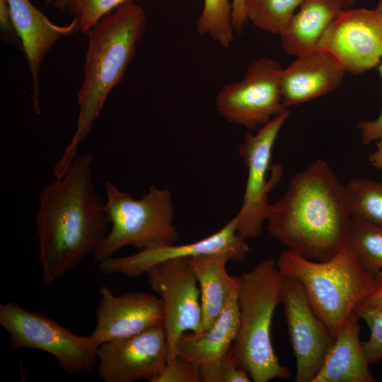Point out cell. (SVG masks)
Instances as JSON below:
<instances>
[{
  "mask_svg": "<svg viewBox=\"0 0 382 382\" xmlns=\"http://www.w3.org/2000/svg\"><path fill=\"white\" fill-rule=\"evenodd\" d=\"M0 325L9 334L14 351L47 352L69 374L90 372L97 364V347L89 335H77L41 313L7 302L0 305Z\"/></svg>",
  "mask_w": 382,
  "mask_h": 382,
  "instance_id": "52a82bcc",
  "label": "cell"
},
{
  "mask_svg": "<svg viewBox=\"0 0 382 382\" xmlns=\"http://www.w3.org/2000/svg\"><path fill=\"white\" fill-rule=\"evenodd\" d=\"M317 47L324 49L346 72L358 75L382 60V18L377 10L345 8L322 35Z\"/></svg>",
  "mask_w": 382,
  "mask_h": 382,
  "instance_id": "8fae6325",
  "label": "cell"
},
{
  "mask_svg": "<svg viewBox=\"0 0 382 382\" xmlns=\"http://www.w3.org/2000/svg\"><path fill=\"white\" fill-rule=\"evenodd\" d=\"M104 187L105 211L111 229L93 253L96 262L112 257L127 245L143 250L178 241L180 235L173 224L174 207L168 189L151 185L147 194L135 199L110 181Z\"/></svg>",
  "mask_w": 382,
  "mask_h": 382,
  "instance_id": "8992f818",
  "label": "cell"
},
{
  "mask_svg": "<svg viewBox=\"0 0 382 382\" xmlns=\"http://www.w3.org/2000/svg\"><path fill=\"white\" fill-rule=\"evenodd\" d=\"M230 257L222 253L191 257L200 290L203 330L214 323L231 295L238 289L240 277L228 274L226 265Z\"/></svg>",
  "mask_w": 382,
  "mask_h": 382,
  "instance_id": "44dd1931",
  "label": "cell"
},
{
  "mask_svg": "<svg viewBox=\"0 0 382 382\" xmlns=\"http://www.w3.org/2000/svg\"><path fill=\"white\" fill-rule=\"evenodd\" d=\"M140 6L128 1L103 17L86 35L84 79L77 94L79 114L76 129L54 167L56 178L64 177L76 158L79 144L89 134L106 98L123 79L146 28Z\"/></svg>",
  "mask_w": 382,
  "mask_h": 382,
  "instance_id": "3957f363",
  "label": "cell"
},
{
  "mask_svg": "<svg viewBox=\"0 0 382 382\" xmlns=\"http://www.w3.org/2000/svg\"><path fill=\"white\" fill-rule=\"evenodd\" d=\"M153 382H202L200 366L177 355L166 361Z\"/></svg>",
  "mask_w": 382,
  "mask_h": 382,
  "instance_id": "f1b7e54d",
  "label": "cell"
},
{
  "mask_svg": "<svg viewBox=\"0 0 382 382\" xmlns=\"http://www.w3.org/2000/svg\"><path fill=\"white\" fill-rule=\"evenodd\" d=\"M239 277L240 325L231 348L233 359L254 382L289 379L291 371L280 364L271 340L272 317L282 301L284 281L277 260H263Z\"/></svg>",
  "mask_w": 382,
  "mask_h": 382,
  "instance_id": "277c9868",
  "label": "cell"
},
{
  "mask_svg": "<svg viewBox=\"0 0 382 382\" xmlns=\"http://www.w3.org/2000/svg\"><path fill=\"white\" fill-rule=\"evenodd\" d=\"M250 251L246 239L236 231L234 217L220 230L199 241L182 245H162L139 250L127 256H112L98 264L103 274H119L136 277L146 273L154 265L170 260L222 253L228 255L231 261L243 262Z\"/></svg>",
  "mask_w": 382,
  "mask_h": 382,
  "instance_id": "5bb4252c",
  "label": "cell"
},
{
  "mask_svg": "<svg viewBox=\"0 0 382 382\" xmlns=\"http://www.w3.org/2000/svg\"><path fill=\"white\" fill-rule=\"evenodd\" d=\"M238 290L209 329L199 333L185 332L180 337L176 345L177 355L202 366L221 357L231 349L240 325Z\"/></svg>",
  "mask_w": 382,
  "mask_h": 382,
  "instance_id": "ffe728a7",
  "label": "cell"
},
{
  "mask_svg": "<svg viewBox=\"0 0 382 382\" xmlns=\"http://www.w3.org/2000/svg\"><path fill=\"white\" fill-rule=\"evenodd\" d=\"M382 80V60L377 66ZM363 144L369 145L382 137V107L379 115L374 120H361L357 125Z\"/></svg>",
  "mask_w": 382,
  "mask_h": 382,
  "instance_id": "4dcf8cb0",
  "label": "cell"
},
{
  "mask_svg": "<svg viewBox=\"0 0 382 382\" xmlns=\"http://www.w3.org/2000/svg\"><path fill=\"white\" fill-rule=\"evenodd\" d=\"M303 0H246L245 15L257 28L279 35Z\"/></svg>",
  "mask_w": 382,
  "mask_h": 382,
  "instance_id": "cb8c5ba5",
  "label": "cell"
},
{
  "mask_svg": "<svg viewBox=\"0 0 382 382\" xmlns=\"http://www.w3.org/2000/svg\"><path fill=\"white\" fill-rule=\"evenodd\" d=\"M345 186L352 217L382 226V182L353 178Z\"/></svg>",
  "mask_w": 382,
  "mask_h": 382,
  "instance_id": "603a6c76",
  "label": "cell"
},
{
  "mask_svg": "<svg viewBox=\"0 0 382 382\" xmlns=\"http://www.w3.org/2000/svg\"><path fill=\"white\" fill-rule=\"evenodd\" d=\"M130 0H71L67 11L79 21L80 31L86 34L107 13Z\"/></svg>",
  "mask_w": 382,
  "mask_h": 382,
  "instance_id": "484cf974",
  "label": "cell"
},
{
  "mask_svg": "<svg viewBox=\"0 0 382 382\" xmlns=\"http://www.w3.org/2000/svg\"><path fill=\"white\" fill-rule=\"evenodd\" d=\"M15 29L23 45V52L31 73L33 107L41 114L38 76L45 56L57 40L80 30L79 21L58 25L36 8L30 0H7Z\"/></svg>",
  "mask_w": 382,
  "mask_h": 382,
  "instance_id": "2e32d148",
  "label": "cell"
},
{
  "mask_svg": "<svg viewBox=\"0 0 382 382\" xmlns=\"http://www.w3.org/2000/svg\"><path fill=\"white\" fill-rule=\"evenodd\" d=\"M374 277L375 284L371 294L359 306L382 311V271Z\"/></svg>",
  "mask_w": 382,
  "mask_h": 382,
  "instance_id": "1f68e13d",
  "label": "cell"
},
{
  "mask_svg": "<svg viewBox=\"0 0 382 382\" xmlns=\"http://www.w3.org/2000/svg\"><path fill=\"white\" fill-rule=\"evenodd\" d=\"M296 57L281 74L282 100L287 108L329 93L341 84L346 71L328 51L316 47Z\"/></svg>",
  "mask_w": 382,
  "mask_h": 382,
  "instance_id": "e0dca14e",
  "label": "cell"
},
{
  "mask_svg": "<svg viewBox=\"0 0 382 382\" xmlns=\"http://www.w3.org/2000/svg\"><path fill=\"white\" fill-rule=\"evenodd\" d=\"M360 318L353 313L336 336L312 382H374L359 339Z\"/></svg>",
  "mask_w": 382,
  "mask_h": 382,
  "instance_id": "ac0fdd59",
  "label": "cell"
},
{
  "mask_svg": "<svg viewBox=\"0 0 382 382\" xmlns=\"http://www.w3.org/2000/svg\"><path fill=\"white\" fill-rule=\"evenodd\" d=\"M376 8L378 11L382 18V0H378Z\"/></svg>",
  "mask_w": 382,
  "mask_h": 382,
  "instance_id": "d590c367",
  "label": "cell"
},
{
  "mask_svg": "<svg viewBox=\"0 0 382 382\" xmlns=\"http://www.w3.org/2000/svg\"><path fill=\"white\" fill-rule=\"evenodd\" d=\"M352 218L345 186L329 163L318 159L290 179L270 204L269 233L287 249L315 261L335 255L346 244Z\"/></svg>",
  "mask_w": 382,
  "mask_h": 382,
  "instance_id": "7a4b0ae2",
  "label": "cell"
},
{
  "mask_svg": "<svg viewBox=\"0 0 382 382\" xmlns=\"http://www.w3.org/2000/svg\"><path fill=\"white\" fill-rule=\"evenodd\" d=\"M245 1L233 0V25L236 33H241L248 22L245 10Z\"/></svg>",
  "mask_w": 382,
  "mask_h": 382,
  "instance_id": "d6a6232c",
  "label": "cell"
},
{
  "mask_svg": "<svg viewBox=\"0 0 382 382\" xmlns=\"http://www.w3.org/2000/svg\"><path fill=\"white\" fill-rule=\"evenodd\" d=\"M376 150L369 156L371 165L376 169L382 170V137L376 141Z\"/></svg>",
  "mask_w": 382,
  "mask_h": 382,
  "instance_id": "836d02e7",
  "label": "cell"
},
{
  "mask_svg": "<svg viewBox=\"0 0 382 382\" xmlns=\"http://www.w3.org/2000/svg\"><path fill=\"white\" fill-rule=\"evenodd\" d=\"M282 70L271 58L255 60L241 81L219 90L215 100L218 113L230 123L255 129L287 110L281 92Z\"/></svg>",
  "mask_w": 382,
  "mask_h": 382,
  "instance_id": "9c48e42d",
  "label": "cell"
},
{
  "mask_svg": "<svg viewBox=\"0 0 382 382\" xmlns=\"http://www.w3.org/2000/svg\"><path fill=\"white\" fill-rule=\"evenodd\" d=\"M289 110L276 115L261 126L255 134L245 133L238 153L248 169L243 203L236 215V231L242 238H256L261 235L270 203L269 193L277 185L283 174L279 164L272 166V150L279 133L289 118Z\"/></svg>",
  "mask_w": 382,
  "mask_h": 382,
  "instance_id": "ba28073f",
  "label": "cell"
},
{
  "mask_svg": "<svg viewBox=\"0 0 382 382\" xmlns=\"http://www.w3.org/2000/svg\"><path fill=\"white\" fill-rule=\"evenodd\" d=\"M277 263L284 275L301 284L313 311L335 338L375 284V277L347 244L325 261L308 260L286 249Z\"/></svg>",
  "mask_w": 382,
  "mask_h": 382,
  "instance_id": "5b68a950",
  "label": "cell"
},
{
  "mask_svg": "<svg viewBox=\"0 0 382 382\" xmlns=\"http://www.w3.org/2000/svg\"><path fill=\"white\" fill-rule=\"evenodd\" d=\"M0 28L1 39L23 51V45L15 29L7 0H0Z\"/></svg>",
  "mask_w": 382,
  "mask_h": 382,
  "instance_id": "f546056e",
  "label": "cell"
},
{
  "mask_svg": "<svg viewBox=\"0 0 382 382\" xmlns=\"http://www.w3.org/2000/svg\"><path fill=\"white\" fill-rule=\"evenodd\" d=\"M353 4V0H303L299 11L279 34L282 48L290 56L316 48L338 12Z\"/></svg>",
  "mask_w": 382,
  "mask_h": 382,
  "instance_id": "d6986e66",
  "label": "cell"
},
{
  "mask_svg": "<svg viewBox=\"0 0 382 382\" xmlns=\"http://www.w3.org/2000/svg\"><path fill=\"white\" fill-rule=\"evenodd\" d=\"M356 313L370 329L369 338L362 342L369 364L382 361V311L359 306Z\"/></svg>",
  "mask_w": 382,
  "mask_h": 382,
  "instance_id": "83f0119b",
  "label": "cell"
},
{
  "mask_svg": "<svg viewBox=\"0 0 382 382\" xmlns=\"http://www.w3.org/2000/svg\"><path fill=\"white\" fill-rule=\"evenodd\" d=\"M146 274L163 303L168 361L177 356L176 345L184 333L203 331L199 284L191 257L162 262Z\"/></svg>",
  "mask_w": 382,
  "mask_h": 382,
  "instance_id": "30bf717a",
  "label": "cell"
},
{
  "mask_svg": "<svg viewBox=\"0 0 382 382\" xmlns=\"http://www.w3.org/2000/svg\"><path fill=\"white\" fill-rule=\"evenodd\" d=\"M296 361V382H312L335 337L313 311L301 284L284 275L282 301Z\"/></svg>",
  "mask_w": 382,
  "mask_h": 382,
  "instance_id": "7c38bea8",
  "label": "cell"
},
{
  "mask_svg": "<svg viewBox=\"0 0 382 382\" xmlns=\"http://www.w3.org/2000/svg\"><path fill=\"white\" fill-rule=\"evenodd\" d=\"M93 159L91 153L76 157L63 178L40 192L36 238L46 285L93 254L106 235L105 204L95 190Z\"/></svg>",
  "mask_w": 382,
  "mask_h": 382,
  "instance_id": "6da1fadb",
  "label": "cell"
},
{
  "mask_svg": "<svg viewBox=\"0 0 382 382\" xmlns=\"http://www.w3.org/2000/svg\"><path fill=\"white\" fill-rule=\"evenodd\" d=\"M97 375L103 382H153L167 361L163 325L98 346Z\"/></svg>",
  "mask_w": 382,
  "mask_h": 382,
  "instance_id": "4fadbf2b",
  "label": "cell"
},
{
  "mask_svg": "<svg viewBox=\"0 0 382 382\" xmlns=\"http://www.w3.org/2000/svg\"><path fill=\"white\" fill-rule=\"evenodd\" d=\"M96 325L89 335L96 347L101 344L132 337L163 325L161 299L141 291L115 295L107 286L99 289Z\"/></svg>",
  "mask_w": 382,
  "mask_h": 382,
  "instance_id": "9a60e30c",
  "label": "cell"
},
{
  "mask_svg": "<svg viewBox=\"0 0 382 382\" xmlns=\"http://www.w3.org/2000/svg\"><path fill=\"white\" fill-rule=\"evenodd\" d=\"M71 1V0H45V4L50 5L54 8L62 11H67Z\"/></svg>",
  "mask_w": 382,
  "mask_h": 382,
  "instance_id": "e575fe53",
  "label": "cell"
},
{
  "mask_svg": "<svg viewBox=\"0 0 382 382\" xmlns=\"http://www.w3.org/2000/svg\"><path fill=\"white\" fill-rule=\"evenodd\" d=\"M233 0H204L202 11L197 18V33L209 35L224 48L234 38Z\"/></svg>",
  "mask_w": 382,
  "mask_h": 382,
  "instance_id": "d4e9b609",
  "label": "cell"
},
{
  "mask_svg": "<svg viewBox=\"0 0 382 382\" xmlns=\"http://www.w3.org/2000/svg\"><path fill=\"white\" fill-rule=\"evenodd\" d=\"M202 382H250L248 372L236 363L231 349L221 357L200 366Z\"/></svg>",
  "mask_w": 382,
  "mask_h": 382,
  "instance_id": "4316f807",
  "label": "cell"
},
{
  "mask_svg": "<svg viewBox=\"0 0 382 382\" xmlns=\"http://www.w3.org/2000/svg\"><path fill=\"white\" fill-rule=\"evenodd\" d=\"M347 244L372 276L382 271V226L352 217Z\"/></svg>",
  "mask_w": 382,
  "mask_h": 382,
  "instance_id": "7402d4cb",
  "label": "cell"
}]
</instances>
